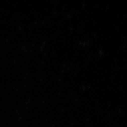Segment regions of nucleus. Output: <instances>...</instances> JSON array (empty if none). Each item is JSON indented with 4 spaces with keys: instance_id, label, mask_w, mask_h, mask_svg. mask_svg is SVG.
Masks as SVG:
<instances>
[]
</instances>
